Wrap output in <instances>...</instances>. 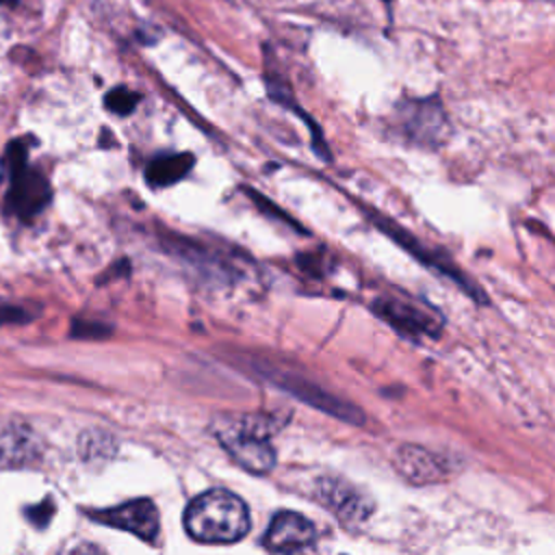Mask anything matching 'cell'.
<instances>
[{
    "mask_svg": "<svg viewBox=\"0 0 555 555\" xmlns=\"http://www.w3.org/2000/svg\"><path fill=\"white\" fill-rule=\"evenodd\" d=\"M403 132L418 145H438L447 134V117L436 100L410 102L403 111Z\"/></svg>",
    "mask_w": 555,
    "mask_h": 555,
    "instance_id": "8",
    "label": "cell"
},
{
    "mask_svg": "<svg viewBox=\"0 0 555 555\" xmlns=\"http://www.w3.org/2000/svg\"><path fill=\"white\" fill-rule=\"evenodd\" d=\"M17 0H0V4H15Z\"/></svg>",
    "mask_w": 555,
    "mask_h": 555,
    "instance_id": "15",
    "label": "cell"
},
{
    "mask_svg": "<svg viewBox=\"0 0 555 555\" xmlns=\"http://www.w3.org/2000/svg\"><path fill=\"white\" fill-rule=\"evenodd\" d=\"M215 436L241 468L258 475L273 468L275 451L267 425L258 416L223 418Z\"/></svg>",
    "mask_w": 555,
    "mask_h": 555,
    "instance_id": "2",
    "label": "cell"
},
{
    "mask_svg": "<svg viewBox=\"0 0 555 555\" xmlns=\"http://www.w3.org/2000/svg\"><path fill=\"white\" fill-rule=\"evenodd\" d=\"M317 499L345 525H360L373 514V501L340 477H321L317 481Z\"/></svg>",
    "mask_w": 555,
    "mask_h": 555,
    "instance_id": "4",
    "label": "cell"
},
{
    "mask_svg": "<svg viewBox=\"0 0 555 555\" xmlns=\"http://www.w3.org/2000/svg\"><path fill=\"white\" fill-rule=\"evenodd\" d=\"M373 310L379 319H384L388 325H392L397 332L412 340H418L423 336L434 338L440 334L442 327V319L438 314L397 297H379L373 304Z\"/></svg>",
    "mask_w": 555,
    "mask_h": 555,
    "instance_id": "3",
    "label": "cell"
},
{
    "mask_svg": "<svg viewBox=\"0 0 555 555\" xmlns=\"http://www.w3.org/2000/svg\"><path fill=\"white\" fill-rule=\"evenodd\" d=\"M377 223H379V228H382L384 232H388V234H390L408 254H412L418 262L427 264L429 269L442 273V275L449 278V280H453L464 293H468V297H473V299H477V301H483L481 288H479L470 278H466V275L451 262V258H447L444 254H438L436 249H425L418 238H414V236H412L410 232H405L401 225H397V223H392V221H386L384 217H377Z\"/></svg>",
    "mask_w": 555,
    "mask_h": 555,
    "instance_id": "5",
    "label": "cell"
},
{
    "mask_svg": "<svg viewBox=\"0 0 555 555\" xmlns=\"http://www.w3.org/2000/svg\"><path fill=\"white\" fill-rule=\"evenodd\" d=\"M397 473L412 486L438 483L451 473V460L418 444H401L395 451Z\"/></svg>",
    "mask_w": 555,
    "mask_h": 555,
    "instance_id": "6",
    "label": "cell"
},
{
    "mask_svg": "<svg viewBox=\"0 0 555 555\" xmlns=\"http://www.w3.org/2000/svg\"><path fill=\"white\" fill-rule=\"evenodd\" d=\"M314 540V525L297 512H278L264 533V546L275 553L301 551Z\"/></svg>",
    "mask_w": 555,
    "mask_h": 555,
    "instance_id": "10",
    "label": "cell"
},
{
    "mask_svg": "<svg viewBox=\"0 0 555 555\" xmlns=\"http://www.w3.org/2000/svg\"><path fill=\"white\" fill-rule=\"evenodd\" d=\"M139 100H141L139 93H134V91H130V89H126V87H117V89H113V91L106 93L104 104H106L108 111H113V113H117V115H128L130 111H134V106L139 104Z\"/></svg>",
    "mask_w": 555,
    "mask_h": 555,
    "instance_id": "13",
    "label": "cell"
},
{
    "mask_svg": "<svg viewBox=\"0 0 555 555\" xmlns=\"http://www.w3.org/2000/svg\"><path fill=\"white\" fill-rule=\"evenodd\" d=\"M48 197H50V186H48L46 178L39 171L30 169L24 158L13 156L11 158V191H9L11 206L20 215L30 217L39 208H43Z\"/></svg>",
    "mask_w": 555,
    "mask_h": 555,
    "instance_id": "9",
    "label": "cell"
},
{
    "mask_svg": "<svg viewBox=\"0 0 555 555\" xmlns=\"http://www.w3.org/2000/svg\"><path fill=\"white\" fill-rule=\"evenodd\" d=\"M193 167V156L191 154H171V156H160L154 158L145 171V178L152 186H167L173 184L176 180L184 178L186 171Z\"/></svg>",
    "mask_w": 555,
    "mask_h": 555,
    "instance_id": "12",
    "label": "cell"
},
{
    "mask_svg": "<svg viewBox=\"0 0 555 555\" xmlns=\"http://www.w3.org/2000/svg\"><path fill=\"white\" fill-rule=\"evenodd\" d=\"M37 455V444L33 434L20 425H7L0 431V464L20 466Z\"/></svg>",
    "mask_w": 555,
    "mask_h": 555,
    "instance_id": "11",
    "label": "cell"
},
{
    "mask_svg": "<svg viewBox=\"0 0 555 555\" xmlns=\"http://www.w3.org/2000/svg\"><path fill=\"white\" fill-rule=\"evenodd\" d=\"M186 533L206 544H230L249 531V512L241 496L228 490H206L184 512Z\"/></svg>",
    "mask_w": 555,
    "mask_h": 555,
    "instance_id": "1",
    "label": "cell"
},
{
    "mask_svg": "<svg viewBox=\"0 0 555 555\" xmlns=\"http://www.w3.org/2000/svg\"><path fill=\"white\" fill-rule=\"evenodd\" d=\"M22 319H24V310L13 308L9 304H0V325L15 323V321H22Z\"/></svg>",
    "mask_w": 555,
    "mask_h": 555,
    "instance_id": "14",
    "label": "cell"
},
{
    "mask_svg": "<svg viewBox=\"0 0 555 555\" xmlns=\"http://www.w3.org/2000/svg\"><path fill=\"white\" fill-rule=\"evenodd\" d=\"M89 516L95 522L117 527L134 533L141 540H154L158 533V509L150 499H134L117 507L91 509Z\"/></svg>",
    "mask_w": 555,
    "mask_h": 555,
    "instance_id": "7",
    "label": "cell"
}]
</instances>
